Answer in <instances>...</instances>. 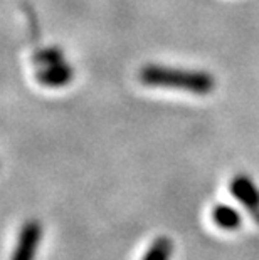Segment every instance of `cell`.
Returning <instances> with one entry per match:
<instances>
[{"instance_id": "cell-3", "label": "cell", "mask_w": 259, "mask_h": 260, "mask_svg": "<svg viewBox=\"0 0 259 260\" xmlns=\"http://www.w3.org/2000/svg\"><path fill=\"white\" fill-rule=\"evenodd\" d=\"M229 190L233 197L242 203L249 212L259 217V188L247 175H238L234 176L229 185Z\"/></svg>"}, {"instance_id": "cell-5", "label": "cell", "mask_w": 259, "mask_h": 260, "mask_svg": "<svg viewBox=\"0 0 259 260\" xmlns=\"http://www.w3.org/2000/svg\"><path fill=\"white\" fill-rule=\"evenodd\" d=\"M211 217H212V222L216 226L222 230H227V232H233V230H238L241 226V213L236 210L234 207H229L225 203H219L216 207L212 208L211 212Z\"/></svg>"}, {"instance_id": "cell-7", "label": "cell", "mask_w": 259, "mask_h": 260, "mask_svg": "<svg viewBox=\"0 0 259 260\" xmlns=\"http://www.w3.org/2000/svg\"><path fill=\"white\" fill-rule=\"evenodd\" d=\"M34 60L37 64H52V62H59V60H63V54H61L57 49H44L42 52L36 54Z\"/></svg>"}, {"instance_id": "cell-2", "label": "cell", "mask_w": 259, "mask_h": 260, "mask_svg": "<svg viewBox=\"0 0 259 260\" xmlns=\"http://www.w3.org/2000/svg\"><path fill=\"white\" fill-rule=\"evenodd\" d=\"M42 240V225L39 220H27L19 232L17 243L10 260H34L37 247Z\"/></svg>"}, {"instance_id": "cell-4", "label": "cell", "mask_w": 259, "mask_h": 260, "mask_svg": "<svg viewBox=\"0 0 259 260\" xmlns=\"http://www.w3.org/2000/svg\"><path fill=\"white\" fill-rule=\"evenodd\" d=\"M37 81L47 87H63L73 81V68L63 60L47 64L37 73Z\"/></svg>"}, {"instance_id": "cell-1", "label": "cell", "mask_w": 259, "mask_h": 260, "mask_svg": "<svg viewBox=\"0 0 259 260\" xmlns=\"http://www.w3.org/2000/svg\"><path fill=\"white\" fill-rule=\"evenodd\" d=\"M140 81L150 87H172L199 96L209 94L214 89V77L209 73L157 64L145 66L140 73Z\"/></svg>"}, {"instance_id": "cell-6", "label": "cell", "mask_w": 259, "mask_h": 260, "mask_svg": "<svg viewBox=\"0 0 259 260\" xmlns=\"http://www.w3.org/2000/svg\"><path fill=\"white\" fill-rule=\"evenodd\" d=\"M174 252V242L167 235H160L147 248L141 260H170Z\"/></svg>"}]
</instances>
